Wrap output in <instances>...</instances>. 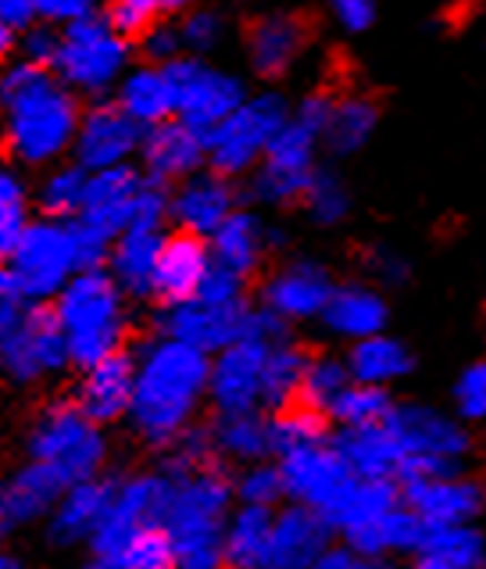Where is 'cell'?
<instances>
[{
	"label": "cell",
	"instance_id": "cell-32",
	"mask_svg": "<svg viewBox=\"0 0 486 569\" xmlns=\"http://www.w3.org/2000/svg\"><path fill=\"white\" fill-rule=\"evenodd\" d=\"M115 101L129 119H136L143 129L175 119V90L165 64L143 61L129 64L122 83L115 87Z\"/></svg>",
	"mask_w": 486,
	"mask_h": 569
},
{
	"label": "cell",
	"instance_id": "cell-22",
	"mask_svg": "<svg viewBox=\"0 0 486 569\" xmlns=\"http://www.w3.org/2000/svg\"><path fill=\"white\" fill-rule=\"evenodd\" d=\"M333 290H336V280L326 266L297 258V262H286L269 276L257 301L286 322H312L326 312Z\"/></svg>",
	"mask_w": 486,
	"mask_h": 569
},
{
	"label": "cell",
	"instance_id": "cell-5",
	"mask_svg": "<svg viewBox=\"0 0 486 569\" xmlns=\"http://www.w3.org/2000/svg\"><path fill=\"white\" fill-rule=\"evenodd\" d=\"M129 295L104 266L83 269L54 298V312L72 351V369H87L125 348Z\"/></svg>",
	"mask_w": 486,
	"mask_h": 569
},
{
	"label": "cell",
	"instance_id": "cell-28",
	"mask_svg": "<svg viewBox=\"0 0 486 569\" xmlns=\"http://www.w3.org/2000/svg\"><path fill=\"white\" fill-rule=\"evenodd\" d=\"M115 487H119V477H111V473L69 483V491L61 495L51 519L43 523L47 527V541L58 545V548L90 545L93 530L101 527L111 498H115Z\"/></svg>",
	"mask_w": 486,
	"mask_h": 569
},
{
	"label": "cell",
	"instance_id": "cell-43",
	"mask_svg": "<svg viewBox=\"0 0 486 569\" xmlns=\"http://www.w3.org/2000/svg\"><path fill=\"white\" fill-rule=\"evenodd\" d=\"M330 416L312 409V405H286V409L272 412V451L275 459H283L290 451H301V448H312L330 441Z\"/></svg>",
	"mask_w": 486,
	"mask_h": 569
},
{
	"label": "cell",
	"instance_id": "cell-24",
	"mask_svg": "<svg viewBox=\"0 0 486 569\" xmlns=\"http://www.w3.org/2000/svg\"><path fill=\"white\" fill-rule=\"evenodd\" d=\"M136 161L154 183L175 187V183H183L186 176L207 169V143L198 129L186 126L183 119H169L143 133V148Z\"/></svg>",
	"mask_w": 486,
	"mask_h": 569
},
{
	"label": "cell",
	"instance_id": "cell-39",
	"mask_svg": "<svg viewBox=\"0 0 486 569\" xmlns=\"http://www.w3.org/2000/svg\"><path fill=\"white\" fill-rule=\"evenodd\" d=\"M275 509L236 506L225 527V569H265Z\"/></svg>",
	"mask_w": 486,
	"mask_h": 569
},
{
	"label": "cell",
	"instance_id": "cell-14",
	"mask_svg": "<svg viewBox=\"0 0 486 569\" xmlns=\"http://www.w3.org/2000/svg\"><path fill=\"white\" fill-rule=\"evenodd\" d=\"M283 477H286V498L322 512L333 523V516L347 501V495L358 487V473L347 466V459L340 455L336 441L312 445L301 451H290L280 459Z\"/></svg>",
	"mask_w": 486,
	"mask_h": 569
},
{
	"label": "cell",
	"instance_id": "cell-15",
	"mask_svg": "<svg viewBox=\"0 0 486 569\" xmlns=\"http://www.w3.org/2000/svg\"><path fill=\"white\" fill-rule=\"evenodd\" d=\"M143 133L148 129L136 119H129L119 108V101H93L83 111V122H79L72 161H79L87 172L129 166V161L140 158Z\"/></svg>",
	"mask_w": 486,
	"mask_h": 569
},
{
	"label": "cell",
	"instance_id": "cell-60",
	"mask_svg": "<svg viewBox=\"0 0 486 569\" xmlns=\"http://www.w3.org/2000/svg\"><path fill=\"white\" fill-rule=\"evenodd\" d=\"M158 4H161V11H165V14H183L190 8L207 4V0H158Z\"/></svg>",
	"mask_w": 486,
	"mask_h": 569
},
{
	"label": "cell",
	"instance_id": "cell-46",
	"mask_svg": "<svg viewBox=\"0 0 486 569\" xmlns=\"http://www.w3.org/2000/svg\"><path fill=\"white\" fill-rule=\"evenodd\" d=\"M32 198L29 183L22 180L19 166H8L4 176H0V251H11L19 237L29 230L32 222Z\"/></svg>",
	"mask_w": 486,
	"mask_h": 569
},
{
	"label": "cell",
	"instance_id": "cell-6",
	"mask_svg": "<svg viewBox=\"0 0 486 569\" xmlns=\"http://www.w3.org/2000/svg\"><path fill=\"white\" fill-rule=\"evenodd\" d=\"M83 272L72 219L40 216L29 222L11 251H4L0 272V298H14L26 305H51L72 276Z\"/></svg>",
	"mask_w": 486,
	"mask_h": 569
},
{
	"label": "cell",
	"instance_id": "cell-4",
	"mask_svg": "<svg viewBox=\"0 0 486 569\" xmlns=\"http://www.w3.org/2000/svg\"><path fill=\"white\" fill-rule=\"evenodd\" d=\"M330 108V93H307L301 104H294V116L286 119V126L272 137L262 166L247 176V193L262 208L301 204L307 183L318 172V151L326 148Z\"/></svg>",
	"mask_w": 486,
	"mask_h": 569
},
{
	"label": "cell",
	"instance_id": "cell-51",
	"mask_svg": "<svg viewBox=\"0 0 486 569\" xmlns=\"http://www.w3.org/2000/svg\"><path fill=\"white\" fill-rule=\"evenodd\" d=\"M158 0H104V19L115 26L125 40H140L154 22H161Z\"/></svg>",
	"mask_w": 486,
	"mask_h": 569
},
{
	"label": "cell",
	"instance_id": "cell-27",
	"mask_svg": "<svg viewBox=\"0 0 486 569\" xmlns=\"http://www.w3.org/2000/svg\"><path fill=\"white\" fill-rule=\"evenodd\" d=\"M212 266H215L212 240L186 233V230H169L158 254V269H154V301L180 305V301L198 298V290Z\"/></svg>",
	"mask_w": 486,
	"mask_h": 569
},
{
	"label": "cell",
	"instance_id": "cell-25",
	"mask_svg": "<svg viewBox=\"0 0 486 569\" xmlns=\"http://www.w3.org/2000/svg\"><path fill=\"white\" fill-rule=\"evenodd\" d=\"M307 40H312V29H307L301 14L269 11V14H257L247 26L243 51H247V64L257 76L280 79L304 58Z\"/></svg>",
	"mask_w": 486,
	"mask_h": 569
},
{
	"label": "cell",
	"instance_id": "cell-54",
	"mask_svg": "<svg viewBox=\"0 0 486 569\" xmlns=\"http://www.w3.org/2000/svg\"><path fill=\"white\" fill-rule=\"evenodd\" d=\"M136 43L143 51V61H154V64H172L175 58L186 54L183 37H180V22H165V19L154 22Z\"/></svg>",
	"mask_w": 486,
	"mask_h": 569
},
{
	"label": "cell",
	"instance_id": "cell-48",
	"mask_svg": "<svg viewBox=\"0 0 486 569\" xmlns=\"http://www.w3.org/2000/svg\"><path fill=\"white\" fill-rule=\"evenodd\" d=\"M301 208L315 226H326V230H330V226L344 222L351 216V190L336 172L318 169L312 176V183H307V190H304Z\"/></svg>",
	"mask_w": 486,
	"mask_h": 569
},
{
	"label": "cell",
	"instance_id": "cell-62",
	"mask_svg": "<svg viewBox=\"0 0 486 569\" xmlns=\"http://www.w3.org/2000/svg\"><path fill=\"white\" fill-rule=\"evenodd\" d=\"M362 569H394L391 556H362Z\"/></svg>",
	"mask_w": 486,
	"mask_h": 569
},
{
	"label": "cell",
	"instance_id": "cell-9",
	"mask_svg": "<svg viewBox=\"0 0 486 569\" xmlns=\"http://www.w3.org/2000/svg\"><path fill=\"white\" fill-rule=\"evenodd\" d=\"M386 427L404 448V469L401 480H423V477H450L462 473L468 451H473V437L465 430L462 416H447L433 405L404 401L394 405Z\"/></svg>",
	"mask_w": 486,
	"mask_h": 569
},
{
	"label": "cell",
	"instance_id": "cell-13",
	"mask_svg": "<svg viewBox=\"0 0 486 569\" xmlns=\"http://www.w3.org/2000/svg\"><path fill=\"white\" fill-rule=\"evenodd\" d=\"M165 501H169V473L165 469H148V473L119 477L115 498H111L101 527L93 530L87 548L93 551V556L119 559L122 548L133 541L140 530L161 523V516H165Z\"/></svg>",
	"mask_w": 486,
	"mask_h": 569
},
{
	"label": "cell",
	"instance_id": "cell-41",
	"mask_svg": "<svg viewBox=\"0 0 486 569\" xmlns=\"http://www.w3.org/2000/svg\"><path fill=\"white\" fill-rule=\"evenodd\" d=\"M87 187H90V172L79 161H58V166L43 169L32 198H37L40 216L75 219L87 204Z\"/></svg>",
	"mask_w": 486,
	"mask_h": 569
},
{
	"label": "cell",
	"instance_id": "cell-35",
	"mask_svg": "<svg viewBox=\"0 0 486 569\" xmlns=\"http://www.w3.org/2000/svg\"><path fill=\"white\" fill-rule=\"evenodd\" d=\"M429 533V523L412 506H397L391 516L376 519L362 530L344 533V545H351L358 556H415Z\"/></svg>",
	"mask_w": 486,
	"mask_h": 569
},
{
	"label": "cell",
	"instance_id": "cell-29",
	"mask_svg": "<svg viewBox=\"0 0 486 569\" xmlns=\"http://www.w3.org/2000/svg\"><path fill=\"white\" fill-rule=\"evenodd\" d=\"M165 233H169L165 222L136 219L115 237V243H111L104 269L115 276L129 298H136V301L154 298V269H158V254H161V243H165Z\"/></svg>",
	"mask_w": 486,
	"mask_h": 569
},
{
	"label": "cell",
	"instance_id": "cell-56",
	"mask_svg": "<svg viewBox=\"0 0 486 569\" xmlns=\"http://www.w3.org/2000/svg\"><path fill=\"white\" fill-rule=\"evenodd\" d=\"M330 14L340 29L358 37V32H368L376 26L379 8H376V0H330Z\"/></svg>",
	"mask_w": 486,
	"mask_h": 569
},
{
	"label": "cell",
	"instance_id": "cell-34",
	"mask_svg": "<svg viewBox=\"0 0 486 569\" xmlns=\"http://www.w3.org/2000/svg\"><path fill=\"white\" fill-rule=\"evenodd\" d=\"M340 455L362 480H397L404 469V448L394 437V430L379 422V427L362 430H340L333 433Z\"/></svg>",
	"mask_w": 486,
	"mask_h": 569
},
{
	"label": "cell",
	"instance_id": "cell-17",
	"mask_svg": "<svg viewBox=\"0 0 486 569\" xmlns=\"http://www.w3.org/2000/svg\"><path fill=\"white\" fill-rule=\"evenodd\" d=\"M269 340L240 337L230 348L212 355V383H207V405L215 412H247L262 409V380Z\"/></svg>",
	"mask_w": 486,
	"mask_h": 569
},
{
	"label": "cell",
	"instance_id": "cell-23",
	"mask_svg": "<svg viewBox=\"0 0 486 569\" xmlns=\"http://www.w3.org/2000/svg\"><path fill=\"white\" fill-rule=\"evenodd\" d=\"M151 176L140 166H115V169H101L90 172V187H87V204L75 219H83L97 230H104L108 237H119L129 222L136 219V211L151 190Z\"/></svg>",
	"mask_w": 486,
	"mask_h": 569
},
{
	"label": "cell",
	"instance_id": "cell-53",
	"mask_svg": "<svg viewBox=\"0 0 486 569\" xmlns=\"http://www.w3.org/2000/svg\"><path fill=\"white\" fill-rule=\"evenodd\" d=\"M58 51H61V26H54V22H37V26L26 29L22 37H19L11 58H26L32 64H43V69H54Z\"/></svg>",
	"mask_w": 486,
	"mask_h": 569
},
{
	"label": "cell",
	"instance_id": "cell-10",
	"mask_svg": "<svg viewBox=\"0 0 486 569\" xmlns=\"http://www.w3.org/2000/svg\"><path fill=\"white\" fill-rule=\"evenodd\" d=\"M129 43L133 40H125L104 14H83V19L61 26L54 72L79 97H101L115 90L129 72Z\"/></svg>",
	"mask_w": 486,
	"mask_h": 569
},
{
	"label": "cell",
	"instance_id": "cell-26",
	"mask_svg": "<svg viewBox=\"0 0 486 569\" xmlns=\"http://www.w3.org/2000/svg\"><path fill=\"white\" fill-rule=\"evenodd\" d=\"M333 523L322 512L286 501L272 516V541L265 569H312L315 559L333 545Z\"/></svg>",
	"mask_w": 486,
	"mask_h": 569
},
{
	"label": "cell",
	"instance_id": "cell-49",
	"mask_svg": "<svg viewBox=\"0 0 486 569\" xmlns=\"http://www.w3.org/2000/svg\"><path fill=\"white\" fill-rule=\"evenodd\" d=\"M115 562H119V569H180L175 545L161 523L140 530L136 538L122 548V556Z\"/></svg>",
	"mask_w": 486,
	"mask_h": 569
},
{
	"label": "cell",
	"instance_id": "cell-57",
	"mask_svg": "<svg viewBox=\"0 0 486 569\" xmlns=\"http://www.w3.org/2000/svg\"><path fill=\"white\" fill-rule=\"evenodd\" d=\"M101 0H37L40 22H54V26H69L83 14H93Z\"/></svg>",
	"mask_w": 486,
	"mask_h": 569
},
{
	"label": "cell",
	"instance_id": "cell-58",
	"mask_svg": "<svg viewBox=\"0 0 486 569\" xmlns=\"http://www.w3.org/2000/svg\"><path fill=\"white\" fill-rule=\"evenodd\" d=\"M368 269L379 283H404V276H408L404 258L397 251H386V248H376L368 254Z\"/></svg>",
	"mask_w": 486,
	"mask_h": 569
},
{
	"label": "cell",
	"instance_id": "cell-61",
	"mask_svg": "<svg viewBox=\"0 0 486 569\" xmlns=\"http://www.w3.org/2000/svg\"><path fill=\"white\" fill-rule=\"evenodd\" d=\"M79 569H119V562L108 559V556H93V551H90V559L79 566Z\"/></svg>",
	"mask_w": 486,
	"mask_h": 569
},
{
	"label": "cell",
	"instance_id": "cell-55",
	"mask_svg": "<svg viewBox=\"0 0 486 569\" xmlns=\"http://www.w3.org/2000/svg\"><path fill=\"white\" fill-rule=\"evenodd\" d=\"M40 22L37 0H0V47L4 54H14V43L26 29H32Z\"/></svg>",
	"mask_w": 486,
	"mask_h": 569
},
{
	"label": "cell",
	"instance_id": "cell-37",
	"mask_svg": "<svg viewBox=\"0 0 486 569\" xmlns=\"http://www.w3.org/2000/svg\"><path fill=\"white\" fill-rule=\"evenodd\" d=\"M486 538L476 523L429 527L423 548L412 556V569H483Z\"/></svg>",
	"mask_w": 486,
	"mask_h": 569
},
{
	"label": "cell",
	"instance_id": "cell-36",
	"mask_svg": "<svg viewBox=\"0 0 486 569\" xmlns=\"http://www.w3.org/2000/svg\"><path fill=\"white\" fill-rule=\"evenodd\" d=\"M344 359L351 366L354 380H358V383H376V387H391V383L404 380L412 372V366H415L412 348L404 345V340L391 337V333H376V337L354 340Z\"/></svg>",
	"mask_w": 486,
	"mask_h": 569
},
{
	"label": "cell",
	"instance_id": "cell-63",
	"mask_svg": "<svg viewBox=\"0 0 486 569\" xmlns=\"http://www.w3.org/2000/svg\"><path fill=\"white\" fill-rule=\"evenodd\" d=\"M0 569H29L26 559L19 556V551H4V559H0Z\"/></svg>",
	"mask_w": 486,
	"mask_h": 569
},
{
	"label": "cell",
	"instance_id": "cell-19",
	"mask_svg": "<svg viewBox=\"0 0 486 569\" xmlns=\"http://www.w3.org/2000/svg\"><path fill=\"white\" fill-rule=\"evenodd\" d=\"M69 491V480H64L54 466L26 459L22 466H14L4 487H0V530L19 533L37 523H47L61 501V495Z\"/></svg>",
	"mask_w": 486,
	"mask_h": 569
},
{
	"label": "cell",
	"instance_id": "cell-44",
	"mask_svg": "<svg viewBox=\"0 0 486 569\" xmlns=\"http://www.w3.org/2000/svg\"><path fill=\"white\" fill-rule=\"evenodd\" d=\"M394 405L397 401L391 398V387L351 380V387L336 398V405L330 409V419H333V427H340V430L379 427V422L391 419Z\"/></svg>",
	"mask_w": 486,
	"mask_h": 569
},
{
	"label": "cell",
	"instance_id": "cell-11",
	"mask_svg": "<svg viewBox=\"0 0 486 569\" xmlns=\"http://www.w3.org/2000/svg\"><path fill=\"white\" fill-rule=\"evenodd\" d=\"M290 116H294V104H290L283 93L262 90V93L247 97L230 119L204 137L207 169L230 176V180L251 176L257 166H262L272 137L286 126Z\"/></svg>",
	"mask_w": 486,
	"mask_h": 569
},
{
	"label": "cell",
	"instance_id": "cell-1",
	"mask_svg": "<svg viewBox=\"0 0 486 569\" xmlns=\"http://www.w3.org/2000/svg\"><path fill=\"white\" fill-rule=\"evenodd\" d=\"M212 383V355L154 333L136 348V395L129 427L143 445L169 451L198 422Z\"/></svg>",
	"mask_w": 486,
	"mask_h": 569
},
{
	"label": "cell",
	"instance_id": "cell-20",
	"mask_svg": "<svg viewBox=\"0 0 486 569\" xmlns=\"http://www.w3.org/2000/svg\"><path fill=\"white\" fill-rule=\"evenodd\" d=\"M136 395V351H115L108 359L79 369V380L72 387V401L101 427L111 422H129Z\"/></svg>",
	"mask_w": 486,
	"mask_h": 569
},
{
	"label": "cell",
	"instance_id": "cell-45",
	"mask_svg": "<svg viewBox=\"0 0 486 569\" xmlns=\"http://www.w3.org/2000/svg\"><path fill=\"white\" fill-rule=\"evenodd\" d=\"M351 366L340 355H312L304 369V383H301V405H312V409L326 412L336 405V398L351 387Z\"/></svg>",
	"mask_w": 486,
	"mask_h": 569
},
{
	"label": "cell",
	"instance_id": "cell-52",
	"mask_svg": "<svg viewBox=\"0 0 486 569\" xmlns=\"http://www.w3.org/2000/svg\"><path fill=\"white\" fill-rule=\"evenodd\" d=\"M455 412L465 422H483L486 419V362H473L462 369L455 380Z\"/></svg>",
	"mask_w": 486,
	"mask_h": 569
},
{
	"label": "cell",
	"instance_id": "cell-64",
	"mask_svg": "<svg viewBox=\"0 0 486 569\" xmlns=\"http://www.w3.org/2000/svg\"><path fill=\"white\" fill-rule=\"evenodd\" d=\"M483 569H486V562H483Z\"/></svg>",
	"mask_w": 486,
	"mask_h": 569
},
{
	"label": "cell",
	"instance_id": "cell-50",
	"mask_svg": "<svg viewBox=\"0 0 486 569\" xmlns=\"http://www.w3.org/2000/svg\"><path fill=\"white\" fill-rule=\"evenodd\" d=\"M180 37H183L186 54H193V58H204L207 51H215V47L222 43V37H225L222 11L207 8V4L183 11L180 14Z\"/></svg>",
	"mask_w": 486,
	"mask_h": 569
},
{
	"label": "cell",
	"instance_id": "cell-42",
	"mask_svg": "<svg viewBox=\"0 0 486 569\" xmlns=\"http://www.w3.org/2000/svg\"><path fill=\"white\" fill-rule=\"evenodd\" d=\"M397 506H404L401 483L397 480H358V487L347 495V501L333 516V530L344 538L351 530H362L376 519L391 516Z\"/></svg>",
	"mask_w": 486,
	"mask_h": 569
},
{
	"label": "cell",
	"instance_id": "cell-33",
	"mask_svg": "<svg viewBox=\"0 0 486 569\" xmlns=\"http://www.w3.org/2000/svg\"><path fill=\"white\" fill-rule=\"evenodd\" d=\"M207 240H212V254H215L219 266L233 269V272L247 276V280H251V276L262 269L275 237H272L269 226L254 216V211L236 208L233 216L225 219Z\"/></svg>",
	"mask_w": 486,
	"mask_h": 569
},
{
	"label": "cell",
	"instance_id": "cell-8",
	"mask_svg": "<svg viewBox=\"0 0 486 569\" xmlns=\"http://www.w3.org/2000/svg\"><path fill=\"white\" fill-rule=\"evenodd\" d=\"M0 362L11 383L32 387L72 369V351L51 305L0 298Z\"/></svg>",
	"mask_w": 486,
	"mask_h": 569
},
{
	"label": "cell",
	"instance_id": "cell-59",
	"mask_svg": "<svg viewBox=\"0 0 486 569\" xmlns=\"http://www.w3.org/2000/svg\"><path fill=\"white\" fill-rule=\"evenodd\" d=\"M312 569H362V556L351 545H330Z\"/></svg>",
	"mask_w": 486,
	"mask_h": 569
},
{
	"label": "cell",
	"instance_id": "cell-7",
	"mask_svg": "<svg viewBox=\"0 0 486 569\" xmlns=\"http://www.w3.org/2000/svg\"><path fill=\"white\" fill-rule=\"evenodd\" d=\"M22 451L26 459L54 466L69 483H79L108 473L111 445L101 422L90 419L72 398H61L32 412L22 433Z\"/></svg>",
	"mask_w": 486,
	"mask_h": 569
},
{
	"label": "cell",
	"instance_id": "cell-16",
	"mask_svg": "<svg viewBox=\"0 0 486 569\" xmlns=\"http://www.w3.org/2000/svg\"><path fill=\"white\" fill-rule=\"evenodd\" d=\"M251 305H215L204 298H190L180 305H161L158 312V333H169L183 345H193L207 355L230 348L233 340L247 333Z\"/></svg>",
	"mask_w": 486,
	"mask_h": 569
},
{
	"label": "cell",
	"instance_id": "cell-47",
	"mask_svg": "<svg viewBox=\"0 0 486 569\" xmlns=\"http://www.w3.org/2000/svg\"><path fill=\"white\" fill-rule=\"evenodd\" d=\"M236 483V501L240 506H257V509H280L286 498V477L280 459H262L251 466H240L233 477Z\"/></svg>",
	"mask_w": 486,
	"mask_h": 569
},
{
	"label": "cell",
	"instance_id": "cell-2",
	"mask_svg": "<svg viewBox=\"0 0 486 569\" xmlns=\"http://www.w3.org/2000/svg\"><path fill=\"white\" fill-rule=\"evenodd\" d=\"M0 101H4V148L11 166L51 169L72 154L87 108L54 69L11 58L0 79Z\"/></svg>",
	"mask_w": 486,
	"mask_h": 569
},
{
	"label": "cell",
	"instance_id": "cell-40",
	"mask_svg": "<svg viewBox=\"0 0 486 569\" xmlns=\"http://www.w3.org/2000/svg\"><path fill=\"white\" fill-rule=\"evenodd\" d=\"M307 359H312V355H307L301 345H294L290 337L269 348L265 380H262V409L265 412H280V409H286V405L301 401Z\"/></svg>",
	"mask_w": 486,
	"mask_h": 569
},
{
	"label": "cell",
	"instance_id": "cell-18",
	"mask_svg": "<svg viewBox=\"0 0 486 569\" xmlns=\"http://www.w3.org/2000/svg\"><path fill=\"white\" fill-rule=\"evenodd\" d=\"M404 506H412L429 527H462L476 523L486 512V480L468 473L450 477H423V480H401Z\"/></svg>",
	"mask_w": 486,
	"mask_h": 569
},
{
	"label": "cell",
	"instance_id": "cell-21",
	"mask_svg": "<svg viewBox=\"0 0 486 569\" xmlns=\"http://www.w3.org/2000/svg\"><path fill=\"white\" fill-rule=\"evenodd\" d=\"M236 208H240L236 183L215 169H201L186 176L183 183L169 187V222L175 230L212 237Z\"/></svg>",
	"mask_w": 486,
	"mask_h": 569
},
{
	"label": "cell",
	"instance_id": "cell-38",
	"mask_svg": "<svg viewBox=\"0 0 486 569\" xmlns=\"http://www.w3.org/2000/svg\"><path fill=\"white\" fill-rule=\"evenodd\" d=\"M379 126V104L365 93H340L333 97L326 119V151L336 158L358 154Z\"/></svg>",
	"mask_w": 486,
	"mask_h": 569
},
{
	"label": "cell",
	"instance_id": "cell-3",
	"mask_svg": "<svg viewBox=\"0 0 486 569\" xmlns=\"http://www.w3.org/2000/svg\"><path fill=\"white\" fill-rule=\"evenodd\" d=\"M169 473V501L161 527L180 556V569H225V527L240 506L236 483L222 462L186 466L169 459L161 466Z\"/></svg>",
	"mask_w": 486,
	"mask_h": 569
},
{
	"label": "cell",
	"instance_id": "cell-31",
	"mask_svg": "<svg viewBox=\"0 0 486 569\" xmlns=\"http://www.w3.org/2000/svg\"><path fill=\"white\" fill-rule=\"evenodd\" d=\"M215 445L219 462H236L251 466L262 459H275L272 451V416L265 409H247V412H215L207 422Z\"/></svg>",
	"mask_w": 486,
	"mask_h": 569
},
{
	"label": "cell",
	"instance_id": "cell-30",
	"mask_svg": "<svg viewBox=\"0 0 486 569\" xmlns=\"http://www.w3.org/2000/svg\"><path fill=\"white\" fill-rule=\"evenodd\" d=\"M322 327H326L333 337L347 340H365L386 333V322H391V308H386V298L379 287L368 283H336L333 298L322 312Z\"/></svg>",
	"mask_w": 486,
	"mask_h": 569
},
{
	"label": "cell",
	"instance_id": "cell-12",
	"mask_svg": "<svg viewBox=\"0 0 486 569\" xmlns=\"http://www.w3.org/2000/svg\"><path fill=\"white\" fill-rule=\"evenodd\" d=\"M165 69L175 90V119L193 126L201 137H207L215 126H222L251 97L247 87H243V79L215 69V64H207L204 58L183 54L172 64H165Z\"/></svg>",
	"mask_w": 486,
	"mask_h": 569
}]
</instances>
